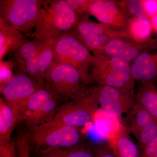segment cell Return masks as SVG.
Wrapping results in <instances>:
<instances>
[{
  "instance_id": "20",
  "label": "cell",
  "mask_w": 157,
  "mask_h": 157,
  "mask_svg": "<svg viewBox=\"0 0 157 157\" xmlns=\"http://www.w3.org/2000/svg\"><path fill=\"white\" fill-rule=\"evenodd\" d=\"M35 151L38 157H96L94 151L79 144L65 148L49 147Z\"/></svg>"
},
{
  "instance_id": "30",
  "label": "cell",
  "mask_w": 157,
  "mask_h": 157,
  "mask_svg": "<svg viewBox=\"0 0 157 157\" xmlns=\"http://www.w3.org/2000/svg\"><path fill=\"white\" fill-rule=\"evenodd\" d=\"M0 157H18L15 141L12 140L8 143L0 144Z\"/></svg>"
},
{
  "instance_id": "6",
  "label": "cell",
  "mask_w": 157,
  "mask_h": 157,
  "mask_svg": "<svg viewBox=\"0 0 157 157\" xmlns=\"http://www.w3.org/2000/svg\"><path fill=\"white\" fill-rule=\"evenodd\" d=\"M44 1L1 0L0 16L7 24L20 32L29 34L36 27Z\"/></svg>"
},
{
  "instance_id": "8",
  "label": "cell",
  "mask_w": 157,
  "mask_h": 157,
  "mask_svg": "<svg viewBox=\"0 0 157 157\" xmlns=\"http://www.w3.org/2000/svg\"><path fill=\"white\" fill-rule=\"evenodd\" d=\"M45 84L21 71L8 82L0 85L2 98L14 110L19 122L29 99Z\"/></svg>"
},
{
  "instance_id": "17",
  "label": "cell",
  "mask_w": 157,
  "mask_h": 157,
  "mask_svg": "<svg viewBox=\"0 0 157 157\" xmlns=\"http://www.w3.org/2000/svg\"><path fill=\"white\" fill-rule=\"evenodd\" d=\"M117 2L130 17L149 19L157 15V0H123Z\"/></svg>"
},
{
  "instance_id": "9",
  "label": "cell",
  "mask_w": 157,
  "mask_h": 157,
  "mask_svg": "<svg viewBox=\"0 0 157 157\" xmlns=\"http://www.w3.org/2000/svg\"><path fill=\"white\" fill-rule=\"evenodd\" d=\"M88 93L101 109L120 118L132 110L137 102L133 92L108 86L90 88Z\"/></svg>"
},
{
  "instance_id": "28",
  "label": "cell",
  "mask_w": 157,
  "mask_h": 157,
  "mask_svg": "<svg viewBox=\"0 0 157 157\" xmlns=\"http://www.w3.org/2000/svg\"><path fill=\"white\" fill-rule=\"evenodd\" d=\"M17 157H30V143L29 133H22L18 135L15 141Z\"/></svg>"
},
{
  "instance_id": "3",
  "label": "cell",
  "mask_w": 157,
  "mask_h": 157,
  "mask_svg": "<svg viewBox=\"0 0 157 157\" xmlns=\"http://www.w3.org/2000/svg\"><path fill=\"white\" fill-rule=\"evenodd\" d=\"M45 84L60 102L77 101L88 94L78 71L70 65L52 62L46 71Z\"/></svg>"
},
{
  "instance_id": "24",
  "label": "cell",
  "mask_w": 157,
  "mask_h": 157,
  "mask_svg": "<svg viewBox=\"0 0 157 157\" xmlns=\"http://www.w3.org/2000/svg\"><path fill=\"white\" fill-rule=\"evenodd\" d=\"M45 40L34 39L21 45L14 52V58L20 70L23 71L27 62L37 52L40 45Z\"/></svg>"
},
{
  "instance_id": "23",
  "label": "cell",
  "mask_w": 157,
  "mask_h": 157,
  "mask_svg": "<svg viewBox=\"0 0 157 157\" xmlns=\"http://www.w3.org/2000/svg\"><path fill=\"white\" fill-rule=\"evenodd\" d=\"M131 110L133 118L131 123V130L136 137L142 129L157 121L146 109L137 102Z\"/></svg>"
},
{
  "instance_id": "29",
  "label": "cell",
  "mask_w": 157,
  "mask_h": 157,
  "mask_svg": "<svg viewBox=\"0 0 157 157\" xmlns=\"http://www.w3.org/2000/svg\"><path fill=\"white\" fill-rule=\"evenodd\" d=\"M13 62L0 61V85L8 82L13 78Z\"/></svg>"
},
{
  "instance_id": "26",
  "label": "cell",
  "mask_w": 157,
  "mask_h": 157,
  "mask_svg": "<svg viewBox=\"0 0 157 157\" xmlns=\"http://www.w3.org/2000/svg\"><path fill=\"white\" fill-rule=\"evenodd\" d=\"M70 9L78 18L90 16L89 9L92 0H65Z\"/></svg>"
},
{
  "instance_id": "13",
  "label": "cell",
  "mask_w": 157,
  "mask_h": 157,
  "mask_svg": "<svg viewBox=\"0 0 157 157\" xmlns=\"http://www.w3.org/2000/svg\"><path fill=\"white\" fill-rule=\"evenodd\" d=\"M131 68L135 81L154 84L157 80V52H143L133 61Z\"/></svg>"
},
{
  "instance_id": "18",
  "label": "cell",
  "mask_w": 157,
  "mask_h": 157,
  "mask_svg": "<svg viewBox=\"0 0 157 157\" xmlns=\"http://www.w3.org/2000/svg\"><path fill=\"white\" fill-rule=\"evenodd\" d=\"M19 122L17 116L9 104L0 98V144L8 143L14 127Z\"/></svg>"
},
{
  "instance_id": "31",
  "label": "cell",
  "mask_w": 157,
  "mask_h": 157,
  "mask_svg": "<svg viewBox=\"0 0 157 157\" xmlns=\"http://www.w3.org/2000/svg\"><path fill=\"white\" fill-rule=\"evenodd\" d=\"M94 152L96 157H116L108 146L101 145L97 147Z\"/></svg>"
},
{
  "instance_id": "25",
  "label": "cell",
  "mask_w": 157,
  "mask_h": 157,
  "mask_svg": "<svg viewBox=\"0 0 157 157\" xmlns=\"http://www.w3.org/2000/svg\"><path fill=\"white\" fill-rule=\"evenodd\" d=\"M58 38L48 39L46 45L42 48L38 56V64L39 75L42 80L44 82V76L46 71L53 62L54 48Z\"/></svg>"
},
{
  "instance_id": "11",
  "label": "cell",
  "mask_w": 157,
  "mask_h": 157,
  "mask_svg": "<svg viewBox=\"0 0 157 157\" xmlns=\"http://www.w3.org/2000/svg\"><path fill=\"white\" fill-rule=\"evenodd\" d=\"M89 14L100 23L113 29L126 31L131 18L121 8L117 1L92 0Z\"/></svg>"
},
{
  "instance_id": "32",
  "label": "cell",
  "mask_w": 157,
  "mask_h": 157,
  "mask_svg": "<svg viewBox=\"0 0 157 157\" xmlns=\"http://www.w3.org/2000/svg\"><path fill=\"white\" fill-rule=\"evenodd\" d=\"M151 23L153 30L157 33V15L149 18Z\"/></svg>"
},
{
  "instance_id": "16",
  "label": "cell",
  "mask_w": 157,
  "mask_h": 157,
  "mask_svg": "<svg viewBox=\"0 0 157 157\" xmlns=\"http://www.w3.org/2000/svg\"><path fill=\"white\" fill-rule=\"evenodd\" d=\"M89 16L79 18L77 24L67 33L72 34L93 52L101 48V45L98 35L93 29Z\"/></svg>"
},
{
  "instance_id": "2",
  "label": "cell",
  "mask_w": 157,
  "mask_h": 157,
  "mask_svg": "<svg viewBox=\"0 0 157 157\" xmlns=\"http://www.w3.org/2000/svg\"><path fill=\"white\" fill-rule=\"evenodd\" d=\"M94 55L81 41L67 33L58 38L54 48L53 62L70 65L76 69L85 84H92L89 69L92 66Z\"/></svg>"
},
{
  "instance_id": "19",
  "label": "cell",
  "mask_w": 157,
  "mask_h": 157,
  "mask_svg": "<svg viewBox=\"0 0 157 157\" xmlns=\"http://www.w3.org/2000/svg\"><path fill=\"white\" fill-rule=\"evenodd\" d=\"M153 30L149 18L132 17L129 19L126 31L132 41L144 43L151 41Z\"/></svg>"
},
{
  "instance_id": "12",
  "label": "cell",
  "mask_w": 157,
  "mask_h": 157,
  "mask_svg": "<svg viewBox=\"0 0 157 157\" xmlns=\"http://www.w3.org/2000/svg\"><path fill=\"white\" fill-rule=\"evenodd\" d=\"M157 39L144 43L134 42L130 39H115L93 52L94 55L118 58L130 63L143 52L157 48Z\"/></svg>"
},
{
  "instance_id": "1",
  "label": "cell",
  "mask_w": 157,
  "mask_h": 157,
  "mask_svg": "<svg viewBox=\"0 0 157 157\" xmlns=\"http://www.w3.org/2000/svg\"><path fill=\"white\" fill-rule=\"evenodd\" d=\"M78 21L65 0L44 1L33 33L26 36L42 40L57 38L72 29Z\"/></svg>"
},
{
  "instance_id": "4",
  "label": "cell",
  "mask_w": 157,
  "mask_h": 157,
  "mask_svg": "<svg viewBox=\"0 0 157 157\" xmlns=\"http://www.w3.org/2000/svg\"><path fill=\"white\" fill-rule=\"evenodd\" d=\"M90 73L93 82L133 92L135 80L129 63L118 58L94 55Z\"/></svg>"
},
{
  "instance_id": "21",
  "label": "cell",
  "mask_w": 157,
  "mask_h": 157,
  "mask_svg": "<svg viewBox=\"0 0 157 157\" xmlns=\"http://www.w3.org/2000/svg\"><path fill=\"white\" fill-rule=\"evenodd\" d=\"M136 98L137 103L157 120V86L154 83H140Z\"/></svg>"
},
{
  "instance_id": "22",
  "label": "cell",
  "mask_w": 157,
  "mask_h": 157,
  "mask_svg": "<svg viewBox=\"0 0 157 157\" xmlns=\"http://www.w3.org/2000/svg\"><path fill=\"white\" fill-rule=\"evenodd\" d=\"M98 112L100 114L98 119L101 124L103 135L106 139L127 130L121 122L120 118L108 113L101 108L98 109Z\"/></svg>"
},
{
  "instance_id": "10",
  "label": "cell",
  "mask_w": 157,
  "mask_h": 157,
  "mask_svg": "<svg viewBox=\"0 0 157 157\" xmlns=\"http://www.w3.org/2000/svg\"><path fill=\"white\" fill-rule=\"evenodd\" d=\"M98 104L89 94L77 101L67 102L60 105L50 121L78 128L94 121Z\"/></svg>"
},
{
  "instance_id": "15",
  "label": "cell",
  "mask_w": 157,
  "mask_h": 157,
  "mask_svg": "<svg viewBox=\"0 0 157 157\" xmlns=\"http://www.w3.org/2000/svg\"><path fill=\"white\" fill-rule=\"evenodd\" d=\"M116 157H140L141 150L127 135V130L106 139Z\"/></svg>"
},
{
  "instance_id": "5",
  "label": "cell",
  "mask_w": 157,
  "mask_h": 157,
  "mask_svg": "<svg viewBox=\"0 0 157 157\" xmlns=\"http://www.w3.org/2000/svg\"><path fill=\"white\" fill-rule=\"evenodd\" d=\"M30 143L39 150L65 148L79 144L81 135L78 128L49 121L29 130Z\"/></svg>"
},
{
  "instance_id": "7",
  "label": "cell",
  "mask_w": 157,
  "mask_h": 157,
  "mask_svg": "<svg viewBox=\"0 0 157 157\" xmlns=\"http://www.w3.org/2000/svg\"><path fill=\"white\" fill-rule=\"evenodd\" d=\"M60 101L45 84L29 99L21 117L20 122L25 124L29 129L34 128L53 119Z\"/></svg>"
},
{
  "instance_id": "14",
  "label": "cell",
  "mask_w": 157,
  "mask_h": 157,
  "mask_svg": "<svg viewBox=\"0 0 157 157\" xmlns=\"http://www.w3.org/2000/svg\"><path fill=\"white\" fill-rule=\"evenodd\" d=\"M27 42L21 32L7 24L0 16V61L7 53L14 52Z\"/></svg>"
},
{
  "instance_id": "27",
  "label": "cell",
  "mask_w": 157,
  "mask_h": 157,
  "mask_svg": "<svg viewBox=\"0 0 157 157\" xmlns=\"http://www.w3.org/2000/svg\"><path fill=\"white\" fill-rule=\"evenodd\" d=\"M157 136V121L142 129L136 138L143 148Z\"/></svg>"
}]
</instances>
